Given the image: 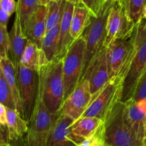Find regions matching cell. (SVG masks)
<instances>
[{
    "mask_svg": "<svg viewBox=\"0 0 146 146\" xmlns=\"http://www.w3.org/2000/svg\"><path fill=\"white\" fill-rule=\"evenodd\" d=\"M38 74V95L51 113L58 114L64 101L63 58H54Z\"/></svg>",
    "mask_w": 146,
    "mask_h": 146,
    "instance_id": "obj_1",
    "label": "cell"
},
{
    "mask_svg": "<svg viewBox=\"0 0 146 146\" xmlns=\"http://www.w3.org/2000/svg\"><path fill=\"white\" fill-rule=\"evenodd\" d=\"M113 3V0H106L98 15L91 16L88 26L81 35L86 41L85 64L81 81L93 60L104 47L107 21Z\"/></svg>",
    "mask_w": 146,
    "mask_h": 146,
    "instance_id": "obj_2",
    "label": "cell"
},
{
    "mask_svg": "<svg viewBox=\"0 0 146 146\" xmlns=\"http://www.w3.org/2000/svg\"><path fill=\"white\" fill-rule=\"evenodd\" d=\"M58 114L51 113L37 94L32 114L28 121L25 146H46Z\"/></svg>",
    "mask_w": 146,
    "mask_h": 146,
    "instance_id": "obj_3",
    "label": "cell"
},
{
    "mask_svg": "<svg viewBox=\"0 0 146 146\" xmlns=\"http://www.w3.org/2000/svg\"><path fill=\"white\" fill-rule=\"evenodd\" d=\"M136 49L129 71L123 82L121 101L125 102L133 96L137 84L146 69V20L143 18L134 28Z\"/></svg>",
    "mask_w": 146,
    "mask_h": 146,
    "instance_id": "obj_4",
    "label": "cell"
},
{
    "mask_svg": "<svg viewBox=\"0 0 146 146\" xmlns=\"http://www.w3.org/2000/svg\"><path fill=\"white\" fill-rule=\"evenodd\" d=\"M124 103L120 101L104 121V137L106 146H141L125 123Z\"/></svg>",
    "mask_w": 146,
    "mask_h": 146,
    "instance_id": "obj_5",
    "label": "cell"
},
{
    "mask_svg": "<svg viewBox=\"0 0 146 146\" xmlns=\"http://www.w3.org/2000/svg\"><path fill=\"white\" fill-rule=\"evenodd\" d=\"M136 49L135 34L125 39L116 40L106 47V58L109 78L119 77L125 80Z\"/></svg>",
    "mask_w": 146,
    "mask_h": 146,
    "instance_id": "obj_6",
    "label": "cell"
},
{
    "mask_svg": "<svg viewBox=\"0 0 146 146\" xmlns=\"http://www.w3.org/2000/svg\"><path fill=\"white\" fill-rule=\"evenodd\" d=\"M86 41L81 36L71 44L63 58L64 101L81 81L85 64Z\"/></svg>",
    "mask_w": 146,
    "mask_h": 146,
    "instance_id": "obj_7",
    "label": "cell"
},
{
    "mask_svg": "<svg viewBox=\"0 0 146 146\" xmlns=\"http://www.w3.org/2000/svg\"><path fill=\"white\" fill-rule=\"evenodd\" d=\"M123 82L119 77L109 79L81 117H94L104 121L113 107L121 101Z\"/></svg>",
    "mask_w": 146,
    "mask_h": 146,
    "instance_id": "obj_8",
    "label": "cell"
},
{
    "mask_svg": "<svg viewBox=\"0 0 146 146\" xmlns=\"http://www.w3.org/2000/svg\"><path fill=\"white\" fill-rule=\"evenodd\" d=\"M16 70L17 84L21 98L24 119L29 121L32 114L38 94V74L21 64Z\"/></svg>",
    "mask_w": 146,
    "mask_h": 146,
    "instance_id": "obj_9",
    "label": "cell"
},
{
    "mask_svg": "<svg viewBox=\"0 0 146 146\" xmlns=\"http://www.w3.org/2000/svg\"><path fill=\"white\" fill-rule=\"evenodd\" d=\"M135 24L127 16L122 1H114L110 11L106 25L104 46L116 40L125 39L132 35Z\"/></svg>",
    "mask_w": 146,
    "mask_h": 146,
    "instance_id": "obj_10",
    "label": "cell"
},
{
    "mask_svg": "<svg viewBox=\"0 0 146 146\" xmlns=\"http://www.w3.org/2000/svg\"><path fill=\"white\" fill-rule=\"evenodd\" d=\"M93 101L88 80H81L75 89L64 101L58 113L67 115L76 121L82 116Z\"/></svg>",
    "mask_w": 146,
    "mask_h": 146,
    "instance_id": "obj_11",
    "label": "cell"
},
{
    "mask_svg": "<svg viewBox=\"0 0 146 146\" xmlns=\"http://www.w3.org/2000/svg\"><path fill=\"white\" fill-rule=\"evenodd\" d=\"M123 103V115L125 123L137 141L143 146L145 137L146 98L138 101L131 98Z\"/></svg>",
    "mask_w": 146,
    "mask_h": 146,
    "instance_id": "obj_12",
    "label": "cell"
},
{
    "mask_svg": "<svg viewBox=\"0 0 146 146\" xmlns=\"http://www.w3.org/2000/svg\"><path fill=\"white\" fill-rule=\"evenodd\" d=\"M84 78L88 80L89 83L94 100L110 79L106 58V47L104 46L93 60L82 80Z\"/></svg>",
    "mask_w": 146,
    "mask_h": 146,
    "instance_id": "obj_13",
    "label": "cell"
},
{
    "mask_svg": "<svg viewBox=\"0 0 146 146\" xmlns=\"http://www.w3.org/2000/svg\"><path fill=\"white\" fill-rule=\"evenodd\" d=\"M46 146H77L78 143L71 135V126L74 120L67 115L58 113Z\"/></svg>",
    "mask_w": 146,
    "mask_h": 146,
    "instance_id": "obj_14",
    "label": "cell"
},
{
    "mask_svg": "<svg viewBox=\"0 0 146 146\" xmlns=\"http://www.w3.org/2000/svg\"><path fill=\"white\" fill-rule=\"evenodd\" d=\"M29 41V39L24 34L21 28L19 16L16 14L12 28L9 32L10 46L9 54V57L15 68L20 64V59Z\"/></svg>",
    "mask_w": 146,
    "mask_h": 146,
    "instance_id": "obj_15",
    "label": "cell"
},
{
    "mask_svg": "<svg viewBox=\"0 0 146 146\" xmlns=\"http://www.w3.org/2000/svg\"><path fill=\"white\" fill-rule=\"evenodd\" d=\"M74 7L75 5L65 1L62 17L60 21L58 52L56 58H64L69 46L74 41L70 34L71 18L74 13Z\"/></svg>",
    "mask_w": 146,
    "mask_h": 146,
    "instance_id": "obj_16",
    "label": "cell"
},
{
    "mask_svg": "<svg viewBox=\"0 0 146 146\" xmlns=\"http://www.w3.org/2000/svg\"><path fill=\"white\" fill-rule=\"evenodd\" d=\"M48 62L42 48L29 40L21 57L20 64L28 69L38 72L40 68Z\"/></svg>",
    "mask_w": 146,
    "mask_h": 146,
    "instance_id": "obj_17",
    "label": "cell"
},
{
    "mask_svg": "<svg viewBox=\"0 0 146 146\" xmlns=\"http://www.w3.org/2000/svg\"><path fill=\"white\" fill-rule=\"evenodd\" d=\"M46 32V7L39 5L29 24L25 35L41 48L43 38Z\"/></svg>",
    "mask_w": 146,
    "mask_h": 146,
    "instance_id": "obj_18",
    "label": "cell"
},
{
    "mask_svg": "<svg viewBox=\"0 0 146 146\" xmlns=\"http://www.w3.org/2000/svg\"><path fill=\"white\" fill-rule=\"evenodd\" d=\"M102 123V120L94 117H81L71 125V135L74 140L79 143L83 140L93 135Z\"/></svg>",
    "mask_w": 146,
    "mask_h": 146,
    "instance_id": "obj_19",
    "label": "cell"
},
{
    "mask_svg": "<svg viewBox=\"0 0 146 146\" xmlns=\"http://www.w3.org/2000/svg\"><path fill=\"white\" fill-rule=\"evenodd\" d=\"M7 128L9 141L22 138L28 129V121L24 119L19 111L7 108Z\"/></svg>",
    "mask_w": 146,
    "mask_h": 146,
    "instance_id": "obj_20",
    "label": "cell"
},
{
    "mask_svg": "<svg viewBox=\"0 0 146 146\" xmlns=\"http://www.w3.org/2000/svg\"><path fill=\"white\" fill-rule=\"evenodd\" d=\"M1 62V68L4 71V76L7 79L8 85L9 86L10 90L12 94L13 99H14V104L16 106V109L19 111L21 116L24 118L23 115V109L21 106V98H20L19 91L18 88V84H17V75H16V70L13 63L11 62L9 57L1 58L0 60Z\"/></svg>",
    "mask_w": 146,
    "mask_h": 146,
    "instance_id": "obj_21",
    "label": "cell"
},
{
    "mask_svg": "<svg viewBox=\"0 0 146 146\" xmlns=\"http://www.w3.org/2000/svg\"><path fill=\"white\" fill-rule=\"evenodd\" d=\"M92 15V13L84 5L74 7L70 29V34L74 41L81 36L86 27L88 26Z\"/></svg>",
    "mask_w": 146,
    "mask_h": 146,
    "instance_id": "obj_22",
    "label": "cell"
},
{
    "mask_svg": "<svg viewBox=\"0 0 146 146\" xmlns=\"http://www.w3.org/2000/svg\"><path fill=\"white\" fill-rule=\"evenodd\" d=\"M38 0H18L16 14L19 16L21 28L26 34L34 14L39 7Z\"/></svg>",
    "mask_w": 146,
    "mask_h": 146,
    "instance_id": "obj_23",
    "label": "cell"
},
{
    "mask_svg": "<svg viewBox=\"0 0 146 146\" xmlns=\"http://www.w3.org/2000/svg\"><path fill=\"white\" fill-rule=\"evenodd\" d=\"M59 31L60 22L52 29L46 31L43 38L41 48L44 51L48 61L55 58L57 55Z\"/></svg>",
    "mask_w": 146,
    "mask_h": 146,
    "instance_id": "obj_24",
    "label": "cell"
},
{
    "mask_svg": "<svg viewBox=\"0 0 146 146\" xmlns=\"http://www.w3.org/2000/svg\"><path fill=\"white\" fill-rule=\"evenodd\" d=\"M64 0H53L46 7V31L52 29L61 21L62 17Z\"/></svg>",
    "mask_w": 146,
    "mask_h": 146,
    "instance_id": "obj_25",
    "label": "cell"
},
{
    "mask_svg": "<svg viewBox=\"0 0 146 146\" xmlns=\"http://www.w3.org/2000/svg\"><path fill=\"white\" fill-rule=\"evenodd\" d=\"M121 1L127 16L135 24L143 18L146 0H122Z\"/></svg>",
    "mask_w": 146,
    "mask_h": 146,
    "instance_id": "obj_26",
    "label": "cell"
},
{
    "mask_svg": "<svg viewBox=\"0 0 146 146\" xmlns=\"http://www.w3.org/2000/svg\"><path fill=\"white\" fill-rule=\"evenodd\" d=\"M0 103L5 105L7 108L16 109L12 94L1 68V62H0Z\"/></svg>",
    "mask_w": 146,
    "mask_h": 146,
    "instance_id": "obj_27",
    "label": "cell"
},
{
    "mask_svg": "<svg viewBox=\"0 0 146 146\" xmlns=\"http://www.w3.org/2000/svg\"><path fill=\"white\" fill-rule=\"evenodd\" d=\"M77 146H106L104 137V121L93 135L83 140Z\"/></svg>",
    "mask_w": 146,
    "mask_h": 146,
    "instance_id": "obj_28",
    "label": "cell"
},
{
    "mask_svg": "<svg viewBox=\"0 0 146 146\" xmlns=\"http://www.w3.org/2000/svg\"><path fill=\"white\" fill-rule=\"evenodd\" d=\"M9 33L7 27L0 24V60L9 57Z\"/></svg>",
    "mask_w": 146,
    "mask_h": 146,
    "instance_id": "obj_29",
    "label": "cell"
},
{
    "mask_svg": "<svg viewBox=\"0 0 146 146\" xmlns=\"http://www.w3.org/2000/svg\"><path fill=\"white\" fill-rule=\"evenodd\" d=\"M146 98V69L140 78L132 99L135 101Z\"/></svg>",
    "mask_w": 146,
    "mask_h": 146,
    "instance_id": "obj_30",
    "label": "cell"
},
{
    "mask_svg": "<svg viewBox=\"0 0 146 146\" xmlns=\"http://www.w3.org/2000/svg\"><path fill=\"white\" fill-rule=\"evenodd\" d=\"M81 1L90 10L93 15L96 17L106 0H81Z\"/></svg>",
    "mask_w": 146,
    "mask_h": 146,
    "instance_id": "obj_31",
    "label": "cell"
},
{
    "mask_svg": "<svg viewBox=\"0 0 146 146\" xmlns=\"http://www.w3.org/2000/svg\"><path fill=\"white\" fill-rule=\"evenodd\" d=\"M0 5L4 11L11 17L17 10V3L15 0H0Z\"/></svg>",
    "mask_w": 146,
    "mask_h": 146,
    "instance_id": "obj_32",
    "label": "cell"
},
{
    "mask_svg": "<svg viewBox=\"0 0 146 146\" xmlns=\"http://www.w3.org/2000/svg\"><path fill=\"white\" fill-rule=\"evenodd\" d=\"M0 146H11L8 136L7 127L0 125Z\"/></svg>",
    "mask_w": 146,
    "mask_h": 146,
    "instance_id": "obj_33",
    "label": "cell"
},
{
    "mask_svg": "<svg viewBox=\"0 0 146 146\" xmlns=\"http://www.w3.org/2000/svg\"><path fill=\"white\" fill-rule=\"evenodd\" d=\"M7 107L0 103V125L7 127Z\"/></svg>",
    "mask_w": 146,
    "mask_h": 146,
    "instance_id": "obj_34",
    "label": "cell"
},
{
    "mask_svg": "<svg viewBox=\"0 0 146 146\" xmlns=\"http://www.w3.org/2000/svg\"><path fill=\"white\" fill-rule=\"evenodd\" d=\"M9 17L10 16L3 10V9L1 7V5H0V24L7 27Z\"/></svg>",
    "mask_w": 146,
    "mask_h": 146,
    "instance_id": "obj_35",
    "label": "cell"
},
{
    "mask_svg": "<svg viewBox=\"0 0 146 146\" xmlns=\"http://www.w3.org/2000/svg\"><path fill=\"white\" fill-rule=\"evenodd\" d=\"M64 1L71 3V4H73L74 5H75V6L84 5L82 3V1H81V0H64Z\"/></svg>",
    "mask_w": 146,
    "mask_h": 146,
    "instance_id": "obj_36",
    "label": "cell"
},
{
    "mask_svg": "<svg viewBox=\"0 0 146 146\" xmlns=\"http://www.w3.org/2000/svg\"><path fill=\"white\" fill-rule=\"evenodd\" d=\"M22 138H20V139L15 141H11V142H10V144H11V146H22L21 144V143L23 141Z\"/></svg>",
    "mask_w": 146,
    "mask_h": 146,
    "instance_id": "obj_37",
    "label": "cell"
},
{
    "mask_svg": "<svg viewBox=\"0 0 146 146\" xmlns=\"http://www.w3.org/2000/svg\"><path fill=\"white\" fill-rule=\"evenodd\" d=\"M51 1L53 0H38V2H39L40 5H44L46 6L48 3H49Z\"/></svg>",
    "mask_w": 146,
    "mask_h": 146,
    "instance_id": "obj_38",
    "label": "cell"
},
{
    "mask_svg": "<svg viewBox=\"0 0 146 146\" xmlns=\"http://www.w3.org/2000/svg\"><path fill=\"white\" fill-rule=\"evenodd\" d=\"M143 18L145 19L146 20V4L145 6V8H144V10H143Z\"/></svg>",
    "mask_w": 146,
    "mask_h": 146,
    "instance_id": "obj_39",
    "label": "cell"
},
{
    "mask_svg": "<svg viewBox=\"0 0 146 146\" xmlns=\"http://www.w3.org/2000/svg\"><path fill=\"white\" fill-rule=\"evenodd\" d=\"M146 144V135H145V139H144V142H143V145H145Z\"/></svg>",
    "mask_w": 146,
    "mask_h": 146,
    "instance_id": "obj_40",
    "label": "cell"
},
{
    "mask_svg": "<svg viewBox=\"0 0 146 146\" xmlns=\"http://www.w3.org/2000/svg\"><path fill=\"white\" fill-rule=\"evenodd\" d=\"M145 135H146V117L145 119Z\"/></svg>",
    "mask_w": 146,
    "mask_h": 146,
    "instance_id": "obj_41",
    "label": "cell"
},
{
    "mask_svg": "<svg viewBox=\"0 0 146 146\" xmlns=\"http://www.w3.org/2000/svg\"><path fill=\"white\" fill-rule=\"evenodd\" d=\"M113 1H118V0H113ZM120 1H122V0H120Z\"/></svg>",
    "mask_w": 146,
    "mask_h": 146,
    "instance_id": "obj_42",
    "label": "cell"
},
{
    "mask_svg": "<svg viewBox=\"0 0 146 146\" xmlns=\"http://www.w3.org/2000/svg\"><path fill=\"white\" fill-rule=\"evenodd\" d=\"M143 146H146V144H145V145H143Z\"/></svg>",
    "mask_w": 146,
    "mask_h": 146,
    "instance_id": "obj_43",
    "label": "cell"
}]
</instances>
